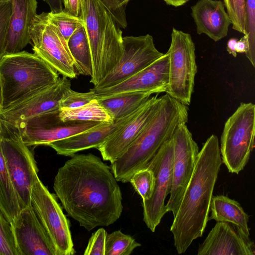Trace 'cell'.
<instances>
[{
  "label": "cell",
  "mask_w": 255,
  "mask_h": 255,
  "mask_svg": "<svg viewBox=\"0 0 255 255\" xmlns=\"http://www.w3.org/2000/svg\"><path fill=\"white\" fill-rule=\"evenodd\" d=\"M53 189L69 216L88 231L121 217L122 194L111 167L92 154H75L60 167Z\"/></svg>",
  "instance_id": "cell-1"
},
{
  "label": "cell",
  "mask_w": 255,
  "mask_h": 255,
  "mask_svg": "<svg viewBox=\"0 0 255 255\" xmlns=\"http://www.w3.org/2000/svg\"><path fill=\"white\" fill-rule=\"evenodd\" d=\"M222 163L219 139L212 134L199 152L193 173L170 227L178 254L184 253L205 231Z\"/></svg>",
  "instance_id": "cell-2"
},
{
  "label": "cell",
  "mask_w": 255,
  "mask_h": 255,
  "mask_svg": "<svg viewBox=\"0 0 255 255\" xmlns=\"http://www.w3.org/2000/svg\"><path fill=\"white\" fill-rule=\"evenodd\" d=\"M136 139L111 168L117 181L128 183L137 171L144 168L161 146L171 138L177 127L186 124L188 107L167 94Z\"/></svg>",
  "instance_id": "cell-3"
},
{
  "label": "cell",
  "mask_w": 255,
  "mask_h": 255,
  "mask_svg": "<svg viewBox=\"0 0 255 255\" xmlns=\"http://www.w3.org/2000/svg\"><path fill=\"white\" fill-rule=\"evenodd\" d=\"M81 8L80 17L84 21L91 54L92 75L90 83L95 86L121 57L122 31L100 0H81Z\"/></svg>",
  "instance_id": "cell-4"
},
{
  "label": "cell",
  "mask_w": 255,
  "mask_h": 255,
  "mask_svg": "<svg viewBox=\"0 0 255 255\" xmlns=\"http://www.w3.org/2000/svg\"><path fill=\"white\" fill-rule=\"evenodd\" d=\"M59 73L35 54H5L0 60L2 109L55 83Z\"/></svg>",
  "instance_id": "cell-5"
},
{
  "label": "cell",
  "mask_w": 255,
  "mask_h": 255,
  "mask_svg": "<svg viewBox=\"0 0 255 255\" xmlns=\"http://www.w3.org/2000/svg\"><path fill=\"white\" fill-rule=\"evenodd\" d=\"M255 105L241 103L226 122L220 139L222 162L229 172L239 174L255 147Z\"/></svg>",
  "instance_id": "cell-6"
},
{
  "label": "cell",
  "mask_w": 255,
  "mask_h": 255,
  "mask_svg": "<svg viewBox=\"0 0 255 255\" xmlns=\"http://www.w3.org/2000/svg\"><path fill=\"white\" fill-rule=\"evenodd\" d=\"M0 146L22 210L30 204L32 188L38 177L36 162L17 129L1 122Z\"/></svg>",
  "instance_id": "cell-7"
},
{
  "label": "cell",
  "mask_w": 255,
  "mask_h": 255,
  "mask_svg": "<svg viewBox=\"0 0 255 255\" xmlns=\"http://www.w3.org/2000/svg\"><path fill=\"white\" fill-rule=\"evenodd\" d=\"M169 80L166 93L186 106L190 105L197 72L195 46L190 34L174 28L167 52Z\"/></svg>",
  "instance_id": "cell-8"
},
{
  "label": "cell",
  "mask_w": 255,
  "mask_h": 255,
  "mask_svg": "<svg viewBox=\"0 0 255 255\" xmlns=\"http://www.w3.org/2000/svg\"><path fill=\"white\" fill-rule=\"evenodd\" d=\"M30 204L54 248L56 255H73L76 253L69 221L58 203L39 177L31 190Z\"/></svg>",
  "instance_id": "cell-9"
},
{
  "label": "cell",
  "mask_w": 255,
  "mask_h": 255,
  "mask_svg": "<svg viewBox=\"0 0 255 255\" xmlns=\"http://www.w3.org/2000/svg\"><path fill=\"white\" fill-rule=\"evenodd\" d=\"M34 53L63 76L75 78L74 60L67 42L49 20L48 12L37 14L29 28Z\"/></svg>",
  "instance_id": "cell-10"
},
{
  "label": "cell",
  "mask_w": 255,
  "mask_h": 255,
  "mask_svg": "<svg viewBox=\"0 0 255 255\" xmlns=\"http://www.w3.org/2000/svg\"><path fill=\"white\" fill-rule=\"evenodd\" d=\"M173 146L172 137L167 140L144 168L151 170L155 176V185L151 198L142 201L143 221L154 232L164 215L167 212L165 200L170 194L172 180Z\"/></svg>",
  "instance_id": "cell-11"
},
{
  "label": "cell",
  "mask_w": 255,
  "mask_h": 255,
  "mask_svg": "<svg viewBox=\"0 0 255 255\" xmlns=\"http://www.w3.org/2000/svg\"><path fill=\"white\" fill-rule=\"evenodd\" d=\"M123 50L116 65L93 89L111 87L141 71L163 55L154 45L153 37L147 34L123 37Z\"/></svg>",
  "instance_id": "cell-12"
},
{
  "label": "cell",
  "mask_w": 255,
  "mask_h": 255,
  "mask_svg": "<svg viewBox=\"0 0 255 255\" xmlns=\"http://www.w3.org/2000/svg\"><path fill=\"white\" fill-rule=\"evenodd\" d=\"M172 180L169 199L165 207L175 217L190 181L197 161L199 148L186 124L180 125L172 137Z\"/></svg>",
  "instance_id": "cell-13"
},
{
  "label": "cell",
  "mask_w": 255,
  "mask_h": 255,
  "mask_svg": "<svg viewBox=\"0 0 255 255\" xmlns=\"http://www.w3.org/2000/svg\"><path fill=\"white\" fill-rule=\"evenodd\" d=\"M59 111L32 118L14 128L17 129L27 146H48L52 142L88 130L102 123L82 121L63 122L59 117Z\"/></svg>",
  "instance_id": "cell-14"
},
{
  "label": "cell",
  "mask_w": 255,
  "mask_h": 255,
  "mask_svg": "<svg viewBox=\"0 0 255 255\" xmlns=\"http://www.w3.org/2000/svg\"><path fill=\"white\" fill-rule=\"evenodd\" d=\"M71 87V81L67 77L59 78L52 85L2 109L0 122L17 128L32 118L59 111L60 101Z\"/></svg>",
  "instance_id": "cell-15"
},
{
  "label": "cell",
  "mask_w": 255,
  "mask_h": 255,
  "mask_svg": "<svg viewBox=\"0 0 255 255\" xmlns=\"http://www.w3.org/2000/svg\"><path fill=\"white\" fill-rule=\"evenodd\" d=\"M168 80L169 57L166 52L146 67L116 85L90 90L95 92L96 99L129 92L158 94L166 92Z\"/></svg>",
  "instance_id": "cell-16"
},
{
  "label": "cell",
  "mask_w": 255,
  "mask_h": 255,
  "mask_svg": "<svg viewBox=\"0 0 255 255\" xmlns=\"http://www.w3.org/2000/svg\"><path fill=\"white\" fill-rule=\"evenodd\" d=\"M161 100L157 95L150 97L132 119L97 148L104 161L112 163L128 149L157 111Z\"/></svg>",
  "instance_id": "cell-17"
},
{
  "label": "cell",
  "mask_w": 255,
  "mask_h": 255,
  "mask_svg": "<svg viewBox=\"0 0 255 255\" xmlns=\"http://www.w3.org/2000/svg\"><path fill=\"white\" fill-rule=\"evenodd\" d=\"M254 243L237 226L218 222L199 246L198 255H255Z\"/></svg>",
  "instance_id": "cell-18"
},
{
  "label": "cell",
  "mask_w": 255,
  "mask_h": 255,
  "mask_svg": "<svg viewBox=\"0 0 255 255\" xmlns=\"http://www.w3.org/2000/svg\"><path fill=\"white\" fill-rule=\"evenodd\" d=\"M12 226L19 255H56L31 204L21 210Z\"/></svg>",
  "instance_id": "cell-19"
},
{
  "label": "cell",
  "mask_w": 255,
  "mask_h": 255,
  "mask_svg": "<svg viewBox=\"0 0 255 255\" xmlns=\"http://www.w3.org/2000/svg\"><path fill=\"white\" fill-rule=\"evenodd\" d=\"M141 106L126 117L113 122H102L88 130L52 142L48 146L52 148L57 154L65 156H71L78 152L90 148H97L132 119Z\"/></svg>",
  "instance_id": "cell-20"
},
{
  "label": "cell",
  "mask_w": 255,
  "mask_h": 255,
  "mask_svg": "<svg viewBox=\"0 0 255 255\" xmlns=\"http://www.w3.org/2000/svg\"><path fill=\"white\" fill-rule=\"evenodd\" d=\"M191 15L198 34H205L215 41L226 37L231 19L220 0H199L191 7Z\"/></svg>",
  "instance_id": "cell-21"
},
{
  "label": "cell",
  "mask_w": 255,
  "mask_h": 255,
  "mask_svg": "<svg viewBox=\"0 0 255 255\" xmlns=\"http://www.w3.org/2000/svg\"><path fill=\"white\" fill-rule=\"evenodd\" d=\"M12 4L5 54L21 51L31 44L29 28L37 14V0H12Z\"/></svg>",
  "instance_id": "cell-22"
},
{
  "label": "cell",
  "mask_w": 255,
  "mask_h": 255,
  "mask_svg": "<svg viewBox=\"0 0 255 255\" xmlns=\"http://www.w3.org/2000/svg\"><path fill=\"white\" fill-rule=\"evenodd\" d=\"M210 211L211 215L209 219L232 223L250 236L249 216L237 201L224 195L213 196Z\"/></svg>",
  "instance_id": "cell-23"
},
{
  "label": "cell",
  "mask_w": 255,
  "mask_h": 255,
  "mask_svg": "<svg viewBox=\"0 0 255 255\" xmlns=\"http://www.w3.org/2000/svg\"><path fill=\"white\" fill-rule=\"evenodd\" d=\"M148 92L117 94L97 99L114 121L126 117L136 111L150 97Z\"/></svg>",
  "instance_id": "cell-24"
},
{
  "label": "cell",
  "mask_w": 255,
  "mask_h": 255,
  "mask_svg": "<svg viewBox=\"0 0 255 255\" xmlns=\"http://www.w3.org/2000/svg\"><path fill=\"white\" fill-rule=\"evenodd\" d=\"M0 209L12 225L21 210L18 196L7 169L0 146Z\"/></svg>",
  "instance_id": "cell-25"
},
{
  "label": "cell",
  "mask_w": 255,
  "mask_h": 255,
  "mask_svg": "<svg viewBox=\"0 0 255 255\" xmlns=\"http://www.w3.org/2000/svg\"><path fill=\"white\" fill-rule=\"evenodd\" d=\"M68 46L74 60L77 72L91 77L92 63L90 47L84 25L80 26L70 36Z\"/></svg>",
  "instance_id": "cell-26"
},
{
  "label": "cell",
  "mask_w": 255,
  "mask_h": 255,
  "mask_svg": "<svg viewBox=\"0 0 255 255\" xmlns=\"http://www.w3.org/2000/svg\"><path fill=\"white\" fill-rule=\"evenodd\" d=\"M59 117L63 122L82 121L113 122L114 121L96 99L78 108L60 109Z\"/></svg>",
  "instance_id": "cell-27"
},
{
  "label": "cell",
  "mask_w": 255,
  "mask_h": 255,
  "mask_svg": "<svg viewBox=\"0 0 255 255\" xmlns=\"http://www.w3.org/2000/svg\"><path fill=\"white\" fill-rule=\"evenodd\" d=\"M140 246L131 236L115 231L107 235L105 255H129Z\"/></svg>",
  "instance_id": "cell-28"
},
{
  "label": "cell",
  "mask_w": 255,
  "mask_h": 255,
  "mask_svg": "<svg viewBox=\"0 0 255 255\" xmlns=\"http://www.w3.org/2000/svg\"><path fill=\"white\" fill-rule=\"evenodd\" d=\"M129 182L142 201L151 198L155 185V176L151 170L144 168L137 171L131 176Z\"/></svg>",
  "instance_id": "cell-29"
},
{
  "label": "cell",
  "mask_w": 255,
  "mask_h": 255,
  "mask_svg": "<svg viewBox=\"0 0 255 255\" xmlns=\"http://www.w3.org/2000/svg\"><path fill=\"white\" fill-rule=\"evenodd\" d=\"M50 21L59 30L67 42L72 34L81 25L84 21L80 17H77L62 11L48 12Z\"/></svg>",
  "instance_id": "cell-30"
},
{
  "label": "cell",
  "mask_w": 255,
  "mask_h": 255,
  "mask_svg": "<svg viewBox=\"0 0 255 255\" xmlns=\"http://www.w3.org/2000/svg\"><path fill=\"white\" fill-rule=\"evenodd\" d=\"M0 255H19L12 224L0 209Z\"/></svg>",
  "instance_id": "cell-31"
},
{
  "label": "cell",
  "mask_w": 255,
  "mask_h": 255,
  "mask_svg": "<svg viewBox=\"0 0 255 255\" xmlns=\"http://www.w3.org/2000/svg\"><path fill=\"white\" fill-rule=\"evenodd\" d=\"M234 30L246 34V0H223Z\"/></svg>",
  "instance_id": "cell-32"
},
{
  "label": "cell",
  "mask_w": 255,
  "mask_h": 255,
  "mask_svg": "<svg viewBox=\"0 0 255 255\" xmlns=\"http://www.w3.org/2000/svg\"><path fill=\"white\" fill-rule=\"evenodd\" d=\"M246 35L249 42L246 57L255 67V0H246Z\"/></svg>",
  "instance_id": "cell-33"
},
{
  "label": "cell",
  "mask_w": 255,
  "mask_h": 255,
  "mask_svg": "<svg viewBox=\"0 0 255 255\" xmlns=\"http://www.w3.org/2000/svg\"><path fill=\"white\" fill-rule=\"evenodd\" d=\"M96 99L95 92L90 90L86 93H80L68 89L59 103L60 109H74L82 106Z\"/></svg>",
  "instance_id": "cell-34"
},
{
  "label": "cell",
  "mask_w": 255,
  "mask_h": 255,
  "mask_svg": "<svg viewBox=\"0 0 255 255\" xmlns=\"http://www.w3.org/2000/svg\"><path fill=\"white\" fill-rule=\"evenodd\" d=\"M12 9V0L0 3V60L5 54Z\"/></svg>",
  "instance_id": "cell-35"
},
{
  "label": "cell",
  "mask_w": 255,
  "mask_h": 255,
  "mask_svg": "<svg viewBox=\"0 0 255 255\" xmlns=\"http://www.w3.org/2000/svg\"><path fill=\"white\" fill-rule=\"evenodd\" d=\"M108 233L103 228L93 233L84 251L85 255H105L106 240Z\"/></svg>",
  "instance_id": "cell-36"
},
{
  "label": "cell",
  "mask_w": 255,
  "mask_h": 255,
  "mask_svg": "<svg viewBox=\"0 0 255 255\" xmlns=\"http://www.w3.org/2000/svg\"><path fill=\"white\" fill-rule=\"evenodd\" d=\"M112 16L117 24L123 28L127 26L124 7L119 5L117 0H100Z\"/></svg>",
  "instance_id": "cell-37"
},
{
  "label": "cell",
  "mask_w": 255,
  "mask_h": 255,
  "mask_svg": "<svg viewBox=\"0 0 255 255\" xmlns=\"http://www.w3.org/2000/svg\"><path fill=\"white\" fill-rule=\"evenodd\" d=\"M63 11L77 17H80L81 0H62Z\"/></svg>",
  "instance_id": "cell-38"
},
{
  "label": "cell",
  "mask_w": 255,
  "mask_h": 255,
  "mask_svg": "<svg viewBox=\"0 0 255 255\" xmlns=\"http://www.w3.org/2000/svg\"><path fill=\"white\" fill-rule=\"evenodd\" d=\"M237 53H246L249 50V42L247 36L245 34L239 40L236 44Z\"/></svg>",
  "instance_id": "cell-39"
},
{
  "label": "cell",
  "mask_w": 255,
  "mask_h": 255,
  "mask_svg": "<svg viewBox=\"0 0 255 255\" xmlns=\"http://www.w3.org/2000/svg\"><path fill=\"white\" fill-rule=\"evenodd\" d=\"M50 7L51 12L57 13L63 10L62 0H43Z\"/></svg>",
  "instance_id": "cell-40"
},
{
  "label": "cell",
  "mask_w": 255,
  "mask_h": 255,
  "mask_svg": "<svg viewBox=\"0 0 255 255\" xmlns=\"http://www.w3.org/2000/svg\"><path fill=\"white\" fill-rule=\"evenodd\" d=\"M237 41V38H231L228 40L227 44V51L234 57H236L237 55L236 50Z\"/></svg>",
  "instance_id": "cell-41"
},
{
  "label": "cell",
  "mask_w": 255,
  "mask_h": 255,
  "mask_svg": "<svg viewBox=\"0 0 255 255\" xmlns=\"http://www.w3.org/2000/svg\"><path fill=\"white\" fill-rule=\"evenodd\" d=\"M189 0H164L168 5L174 6H179L184 4Z\"/></svg>",
  "instance_id": "cell-42"
},
{
  "label": "cell",
  "mask_w": 255,
  "mask_h": 255,
  "mask_svg": "<svg viewBox=\"0 0 255 255\" xmlns=\"http://www.w3.org/2000/svg\"><path fill=\"white\" fill-rule=\"evenodd\" d=\"M129 0H117L119 5L124 7V6L128 3Z\"/></svg>",
  "instance_id": "cell-43"
},
{
  "label": "cell",
  "mask_w": 255,
  "mask_h": 255,
  "mask_svg": "<svg viewBox=\"0 0 255 255\" xmlns=\"http://www.w3.org/2000/svg\"><path fill=\"white\" fill-rule=\"evenodd\" d=\"M2 110V96H1V83L0 80V111Z\"/></svg>",
  "instance_id": "cell-44"
},
{
  "label": "cell",
  "mask_w": 255,
  "mask_h": 255,
  "mask_svg": "<svg viewBox=\"0 0 255 255\" xmlns=\"http://www.w3.org/2000/svg\"><path fill=\"white\" fill-rule=\"evenodd\" d=\"M11 0H0V3Z\"/></svg>",
  "instance_id": "cell-45"
}]
</instances>
